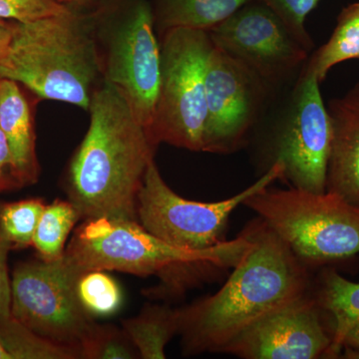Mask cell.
<instances>
[{"label":"cell","mask_w":359,"mask_h":359,"mask_svg":"<svg viewBox=\"0 0 359 359\" xmlns=\"http://www.w3.org/2000/svg\"><path fill=\"white\" fill-rule=\"evenodd\" d=\"M82 358L131 359L139 358L138 351L128 334L112 325H94L82 344Z\"/></svg>","instance_id":"cell-24"},{"label":"cell","mask_w":359,"mask_h":359,"mask_svg":"<svg viewBox=\"0 0 359 359\" xmlns=\"http://www.w3.org/2000/svg\"><path fill=\"white\" fill-rule=\"evenodd\" d=\"M243 205L256 212L311 269L359 255V207L335 194L268 187Z\"/></svg>","instance_id":"cell-5"},{"label":"cell","mask_w":359,"mask_h":359,"mask_svg":"<svg viewBox=\"0 0 359 359\" xmlns=\"http://www.w3.org/2000/svg\"><path fill=\"white\" fill-rule=\"evenodd\" d=\"M268 88L247 66L214 45L205 69L203 152L230 154L242 147Z\"/></svg>","instance_id":"cell-11"},{"label":"cell","mask_w":359,"mask_h":359,"mask_svg":"<svg viewBox=\"0 0 359 359\" xmlns=\"http://www.w3.org/2000/svg\"><path fill=\"white\" fill-rule=\"evenodd\" d=\"M353 59H359V2L342 9L332 36L314 53L306 69L321 83L335 65Z\"/></svg>","instance_id":"cell-19"},{"label":"cell","mask_w":359,"mask_h":359,"mask_svg":"<svg viewBox=\"0 0 359 359\" xmlns=\"http://www.w3.org/2000/svg\"><path fill=\"white\" fill-rule=\"evenodd\" d=\"M250 245L216 292L179 309L184 353H222L269 314L313 292L306 266L263 219L248 224Z\"/></svg>","instance_id":"cell-1"},{"label":"cell","mask_w":359,"mask_h":359,"mask_svg":"<svg viewBox=\"0 0 359 359\" xmlns=\"http://www.w3.org/2000/svg\"><path fill=\"white\" fill-rule=\"evenodd\" d=\"M59 1L65 4V6L72 7V8L79 9L81 7L90 6L91 4H94L96 0H59Z\"/></svg>","instance_id":"cell-31"},{"label":"cell","mask_w":359,"mask_h":359,"mask_svg":"<svg viewBox=\"0 0 359 359\" xmlns=\"http://www.w3.org/2000/svg\"><path fill=\"white\" fill-rule=\"evenodd\" d=\"M327 318L311 292L257 321L222 353L244 359L328 358L334 332Z\"/></svg>","instance_id":"cell-13"},{"label":"cell","mask_w":359,"mask_h":359,"mask_svg":"<svg viewBox=\"0 0 359 359\" xmlns=\"http://www.w3.org/2000/svg\"><path fill=\"white\" fill-rule=\"evenodd\" d=\"M252 0H158L156 25L163 32L172 28L210 32Z\"/></svg>","instance_id":"cell-17"},{"label":"cell","mask_w":359,"mask_h":359,"mask_svg":"<svg viewBox=\"0 0 359 359\" xmlns=\"http://www.w3.org/2000/svg\"><path fill=\"white\" fill-rule=\"evenodd\" d=\"M11 152L9 147L8 140H7L6 135L0 126V176L4 178L11 179L13 182V178H9L8 174L11 175Z\"/></svg>","instance_id":"cell-29"},{"label":"cell","mask_w":359,"mask_h":359,"mask_svg":"<svg viewBox=\"0 0 359 359\" xmlns=\"http://www.w3.org/2000/svg\"><path fill=\"white\" fill-rule=\"evenodd\" d=\"M161 79L154 119L149 130L156 146L203 152L205 69L212 43L209 32L172 28L161 42Z\"/></svg>","instance_id":"cell-6"},{"label":"cell","mask_w":359,"mask_h":359,"mask_svg":"<svg viewBox=\"0 0 359 359\" xmlns=\"http://www.w3.org/2000/svg\"><path fill=\"white\" fill-rule=\"evenodd\" d=\"M0 126L11 147L13 182L35 183L39 168L29 105L18 83L6 78L0 79Z\"/></svg>","instance_id":"cell-15"},{"label":"cell","mask_w":359,"mask_h":359,"mask_svg":"<svg viewBox=\"0 0 359 359\" xmlns=\"http://www.w3.org/2000/svg\"><path fill=\"white\" fill-rule=\"evenodd\" d=\"M88 111V131L68 168V201L83 219L138 222V194L157 146L112 84L101 82Z\"/></svg>","instance_id":"cell-2"},{"label":"cell","mask_w":359,"mask_h":359,"mask_svg":"<svg viewBox=\"0 0 359 359\" xmlns=\"http://www.w3.org/2000/svg\"><path fill=\"white\" fill-rule=\"evenodd\" d=\"M44 208L41 200L29 199L11 203L0 209V229L11 245H32Z\"/></svg>","instance_id":"cell-23"},{"label":"cell","mask_w":359,"mask_h":359,"mask_svg":"<svg viewBox=\"0 0 359 359\" xmlns=\"http://www.w3.org/2000/svg\"><path fill=\"white\" fill-rule=\"evenodd\" d=\"M313 294L332 323L328 358H340L344 337L359 321V283L347 280L337 269L325 268L314 278Z\"/></svg>","instance_id":"cell-16"},{"label":"cell","mask_w":359,"mask_h":359,"mask_svg":"<svg viewBox=\"0 0 359 359\" xmlns=\"http://www.w3.org/2000/svg\"><path fill=\"white\" fill-rule=\"evenodd\" d=\"M247 231L208 250L174 247L146 231L139 222L112 218L85 219L62 259L80 278L92 271H117L147 276L166 275L164 287H180L185 275L205 269H233L249 249Z\"/></svg>","instance_id":"cell-4"},{"label":"cell","mask_w":359,"mask_h":359,"mask_svg":"<svg viewBox=\"0 0 359 359\" xmlns=\"http://www.w3.org/2000/svg\"><path fill=\"white\" fill-rule=\"evenodd\" d=\"M0 341L11 359H76L81 353L60 346L28 330L13 316L0 320Z\"/></svg>","instance_id":"cell-21"},{"label":"cell","mask_w":359,"mask_h":359,"mask_svg":"<svg viewBox=\"0 0 359 359\" xmlns=\"http://www.w3.org/2000/svg\"><path fill=\"white\" fill-rule=\"evenodd\" d=\"M273 11L287 26L295 39L309 51L313 41L306 29V20L320 0H259Z\"/></svg>","instance_id":"cell-26"},{"label":"cell","mask_w":359,"mask_h":359,"mask_svg":"<svg viewBox=\"0 0 359 359\" xmlns=\"http://www.w3.org/2000/svg\"><path fill=\"white\" fill-rule=\"evenodd\" d=\"M340 355L344 358H359V321L344 337Z\"/></svg>","instance_id":"cell-28"},{"label":"cell","mask_w":359,"mask_h":359,"mask_svg":"<svg viewBox=\"0 0 359 359\" xmlns=\"http://www.w3.org/2000/svg\"><path fill=\"white\" fill-rule=\"evenodd\" d=\"M332 139L327 192L359 207V83L344 97L330 101Z\"/></svg>","instance_id":"cell-14"},{"label":"cell","mask_w":359,"mask_h":359,"mask_svg":"<svg viewBox=\"0 0 359 359\" xmlns=\"http://www.w3.org/2000/svg\"><path fill=\"white\" fill-rule=\"evenodd\" d=\"M11 244L0 229V320L11 316V283L7 269V256Z\"/></svg>","instance_id":"cell-27"},{"label":"cell","mask_w":359,"mask_h":359,"mask_svg":"<svg viewBox=\"0 0 359 359\" xmlns=\"http://www.w3.org/2000/svg\"><path fill=\"white\" fill-rule=\"evenodd\" d=\"M0 359H11V356L2 346L1 341H0Z\"/></svg>","instance_id":"cell-33"},{"label":"cell","mask_w":359,"mask_h":359,"mask_svg":"<svg viewBox=\"0 0 359 359\" xmlns=\"http://www.w3.org/2000/svg\"><path fill=\"white\" fill-rule=\"evenodd\" d=\"M14 23L6 22L0 18V62L6 57L13 40Z\"/></svg>","instance_id":"cell-30"},{"label":"cell","mask_w":359,"mask_h":359,"mask_svg":"<svg viewBox=\"0 0 359 359\" xmlns=\"http://www.w3.org/2000/svg\"><path fill=\"white\" fill-rule=\"evenodd\" d=\"M72 7L59 0H0V18L26 23L60 15Z\"/></svg>","instance_id":"cell-25"},{"label":"cell","mask_w":359,"mask_h":359,"mask_svg":"<svg viewBox=\"0 0 359 359\" xmlns=\"http://www.w3.org/2000/svg\"><path fill=\"white\" fill-rule=\"evenodd\" d=\"M11 180L4 178V177L0 176V191L4 190V189L8 188L11 185Z\"/></svg>","instance_id":"cell-32"},{"label":"cell","mask_w":359,"mask_h":359,"mask_svg":"<svg viewBox=\"0 0 359 359\" xmlns=\"http://www.w3.org/2000/svg\"><path fill=\"white\" fill-rule=\"evenodd\" d=\"M122 325L140 358H166L167 344L179 334V309L165 304H147L138 316L123 320Z\"/></svg>","instance_id":"cell-18"},{"label":"cell","mask_w":359,"mask_h":359,"mask_svg":"<svg viewBox=\"0 0 359 359\" xmlns=\"http://www.w3.org/2000/svg\"><path fill=\"white\" fill-rule=\"evenodd\" d=\"M0 79H1V77H0Z\"/></svg>","instance_id":"cell-34"},{"label":"cell","mask_w":359,"mask_h":359,"mask_svg":"<svg viewBox=\"0 0 359 359\" xmlns=\"http://www.w3.org/2000/svg\"><path fill=\"white\" fill-rule=\"evenodd\" d=\"M0 77L46 100L89 110L103 80L92 13H68L32 22H14L13 40L0 62Z\"/></svg>","instance_id":"cell-3"},{"label":"cell","mask_w":359,"mask_h":359,"mask_svg":"<svg viewBox=\"0 0 359 359\" xmlns=\"http://www.w3.org/2000/svg\"><path fill=\"white\" fill-rule=\"evenodd\" d=\"M79 219V212L69 201L56 200L45 205L32 240L43 261L55 262L63 257L66 241Z\"/></svg>","instance_id":"cell-20"},{"label":"cell","mask_w":359,"mask_h":359,"mask_svg":"<svg viewBox=\"0 0 359 359\" xmlns=\"http://www.w3.org/2000/svg\"><path fill=\"white\" fill-rule=\"evenodd\" d=\"M77 280L62 257L20 264L11 282V316L43 339L81 353L96 323L78 299Z\"/></svg>","instance_id":"cell-9"},{"label":"cell","mask_w":359,"mask_h":359,"mask_svg":"<svg viewBox=\"0 0 359 359\" xmlns=\"http://www.w3.org/2000/svg\"><path fill=\"white\" fill-rule=\"evenodd\" d=\"M76 294L82 308L91 316H111L122 304L119 285L105 271H88L80 276Z\"/></svg>","instance_id":"cell-22"},{"label":"cell","mask_w":359,"mask_h":359,"mask_svg":"<svg viewBox=\"0 0 359 359\" xmlns=\"http://www.w3.org/2000/svg\"><path fill=\"white\" fill-rule=\"evenodd\" d=\"M320 85L316 75L306 68L276 132L273 151V163H283V180L290 187L318 194L327 192L332 139V120Z\"/></svg>","instance_id":"cell-10"},{"label":"cell","mask_w":359,"mask_h":359,"mask_svg":"<svg viewBox=\"0 0 359 359\" xmlns=\"http://www.w3.org/2000/svg\"><path fill=\"white\" fill-rule=\"evenodd\" d=\"M104 81L121 92L148 132L154 119L161 79V45L154 9L135 0L118 13H92ZM150 134V133H149Z\"/></svg>","instance_id":"cell-7"},{"label":"cell","mask_w":359,"mask_h":359,"mask_svg":"<svg viewBox=\"0 0 359 359\" xmlns=\"http://www.w3.org/2000/svg\"><path fill=\"white\" fill-rule=\"evenodd\" d=\"M285 166L273 163L256 183L219 202L187 200L175 193L161 176L154 161L149 165L138 194L137 215L141 226L168 244L181 249L208 250L226 242L229 218L250 196L283 180Z\"/></svg>","instance_id":"cell-8"},{"label":"cell","mask_w":359,"mask_h":359,"mask_svg":"<svg viewBox=\"0 0 359 359\" xmlns=\"http://www.w3.org/2000/svg\"><path fill=\"white\" fill-rule=\"evenodd\" d=\"M209 32L215 46L247 66L271 86L308 58V49L271 8L252 0Z\"/></svg>","instance_id":"cell-12"}]
</instances>
